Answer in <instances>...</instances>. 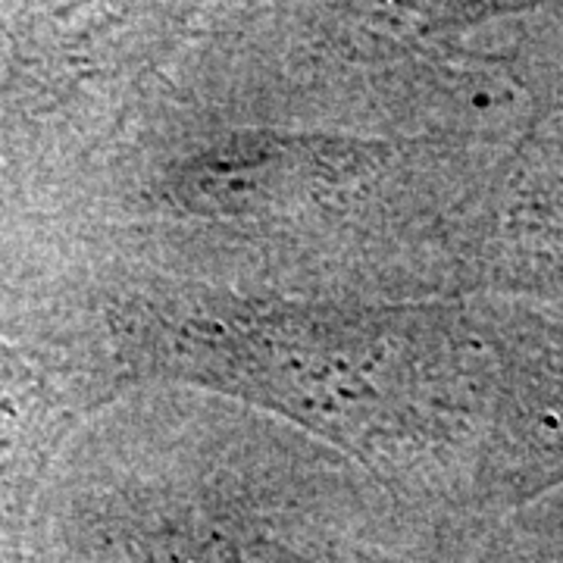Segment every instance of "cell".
<instances>
[{"instance_id":"6da1fadb","label":"cell","mask_w":563,"mask_h":563,"mask_svg":"<svg viewBox=\"0 0 563 563\" xmlns=\"http://www.w3.org/2000/svg\"><path fill=\"white\" fill-rule=\"evenodd\" d=\"M526 461L536 483L548 485L563 479V347L548 354L536 373L529 398L523 401Z\"/></svg>"}]
</instances>
